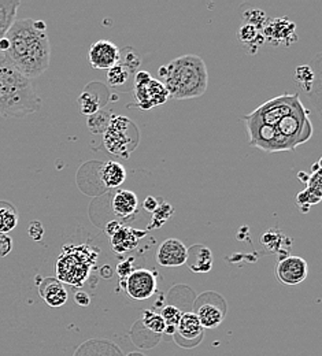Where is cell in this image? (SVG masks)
Returning <instances> with one entry per match:
<instances>
[{
  "mask_svg": "<svg viewBox=\"0 0 322 356\" xmlns=\"http://www.w3.org/2000/svg\"><path fill=\"white\" fill-rule=\"evenodd\" d=\"M79 106H80V113L81 114L95 115L100 110L102 103H100L99 96L96 93H93V92L87 89L84 93L80 95Z\"/></svg>",
  "mask_w": 322,
  "mask_h": 356,
  "instance_id": "23",
  "label": "cell"
},
{
  "mask_svg": "<svg viewBox=\"0 0 322 356\" xmlns=\"http://www.w3.org/2000/svg\"><path fill=\"white\" fill-rule=\"evenodd\" d=\"M245 129L250 137V145L257 147L268 154L281 152V151H293V147L277 132L273 127L262 124L259 120L251 114L244 118Z\"/></svg>",
  "mask_w": 322,
  "mask_h": 356,
  "instance_id": "5",
  "label": "cell"
},
{
  "mask_svg": "<svg viewBox=\"0 0 322 356\" xmlns=\"http://www.w3.org/2000/svg\"><path fill=\"white\" fill-rule=\"evenodd\" d=\"M28 234H29V237L32 240L40 241L43 238V236H45V227H43L42 222H39V221L31 222L29 227H28Z\"/></svg>",
  "mask_w": 322,
  "mask_h": 356,
  "instance_id": "28",
  "label": "cell"
},
{
  "mask_svg": "<svg viewBox=\"0 0 322 356\" xmlns=\"http://www.w3.org/2000/svg\"><path fill=\"white\" fill-rule=\"evenodd\" d=\"M113 211L120 218H129L138 213V196L132 191L121 189L113 196Z\"/></svg>",
  "mask_w": 322,
  "mask_h": 356,
  "instance_id": "16",
  "label": "cell"
},
{
  "mask_svg": "<svg viewBox=\"0 0 322 356\" xmlns=\"http://www.w3.org/2000/svg\"><path fill=\"white\" fill-rule=\"evenodd\" d=\"M13 250V240L8 234L0 233V259L6 258Z\"/></svg>",
  "mask_w": 322,
  "mask_h": 356,
  "instance_id": "29",
  "label": "cell"
},
{
  "mask_svg": "<svg viewBox=\"0 0 322 356\" xmlns=\"http://www.w3.org/2000/svg\"><path fill=\"white\" fill-rule=\"evenodd\" d=\"M199 299H203L202 303H195V315L198 316L203 329H216L225 319V300L220 295L207 292Z\"/></svg>",
  "mask_w": 322,
  "mask_h": 356,
  "instance_id": "7",
  "label": "cell"
},
{
  "mask_svg": "<svg viewBox=\"0 0 322 356\" xmlns=\"http://www.w3.org/2000/svg\"><path fill=\"white\" fill-rule=\"evenodd\" d=\"M182 315H183V312H180V309H177L176 306L163 307V310L161 312V316H162V319L166 325L165 333L172 334V336L176 333V329H177V325L180 322Z\"/></svg>",
  "mask_w": 322,
  "mask_h": 356,
  "instance_id": "25",
  "label": "cell"
},
{
  "mask_svg": "<svg viewBox=\"0 0 322 356\" xmlns=\"http://www.w3.org/2000/svg\"><path fill=\"white\" fill-rule=\"evenodd\" d=\"M303 104L299 99V95H281L268 100L258 108H255L251 115L259 120L262 124L269 127H276L277 124L287 115L292 114Z\"/></svg>",
  "mask_w": 322,
  "mask_h": 356,
  "instance_id": "6",
  "label": "cell"
},
{
  "mask_svg": "<svg viewBox=\"0 0 322 356\" xmlns=\"http://www.w3.org/2000/svg\"><path fill=\"white\" fill-rule=\"evenodd\" d=\"M4 38L8 45L1 55L22 76L32 80L46 72L51 59V45L45 21L15 19Z\"/></svg>",
  "mask_w": 322,
  "mask_h": 356,
  "instance_id": "1",
  "label": "cell"
},
{
  "mask_svg": "<svg viewBox=\"0 0 322 356\" xmlns=\"http://www.w3.org/2000/svg\"><path fill=\"white\" fill-rule=\"evenodd\" d=\"M141 323H143L151 333H155V334H158V336H161L162 333H165V329H166V325H165V322H163L161 314L151 312V310L143 312Z\"/></svg>",
  "mask_w": 322,
  "mask_h": 356,
  "instance_id": "24",
  "label": "cell"
},
{
  "mask_svg": "<svg viewBox=\"0 0 322 356\" xmlns=\"http://www.w3.org/2000/svg\"><path fill=\"white\" fill-rule=\"evenodd\" d=\"M258 36L257 33V28L252 24H245L241 26L240 32H239V38L244 42V43H251L255 40V38Z\"/></svg>",
  "mask_w": 322,
  "mask_h": 356,
  "instance_id": "27",
  "label": "cell"
},
{
  "mask_svg": "<svg viewBox=\"0 0 322 356\" xmlns=\"http://www.w3.org/2000/svg\"><path fill=\"white\" fill-rule=\"evenodd\" d=\"M74 356H122L121 350L107 340H91L79 348Z\"/></svg>",
  "mask_w": 322,
  "mask_h": 356,
  "instance_id": "19",
  "label": "cell"
},
{
  "mask_svg": "<svg viewBox=\"0 0 322 356\" xmlns=\"http://www.w3.org/2000/svg\"><path fill=\"white\" fill-rule=\"evenodd\" d=\"M100 179L103 185L108 189L118 188L127 179V170L121 163L114 161H107L100 168Z\"/></svg>",
  "mask_w": 322,
  "mask_h": 356,
  "instance_id": "18",
  "label": "cell"
},
{
  "mask_svg": "<svg viewBox=\"0 0 322 356\" xmlns=\"http://www.w3.org/2000/svg\"><path fill=\"white\" fill-rule=\"evenodd\" d=\"M129 73L131 72L122 63H117L115 66L108 69V72H107V83L111 87H121V86H124L129 80Z\"/></svg>",
  "mask_w": 322,
  "mask_h": 356,
  "instance_id": "26",
  "label": "cell"
},
{
  "mask_svg": "<svg viewBox=\"0 0 322 356\" xmlns=\"http://www.w3.org/2000/svg\"><path fill=\"white\" fill-rule=\"evenodd\" d=\"M128 296L135 300H147L156 292V277L147 268L134 270L125 281H121Z\"/></svg>",
  "mask_w": 322,
  "mask_h": 356,
  "instance_id": "8",
  "label": "cell"
},
{
  "mask_svg": "<svg viewBox=\"0 0 322 356\" xmlns=\"http://www.w3.org/2000/svg\"><path fill=\"white\" fill-rule=\"evenodd\" d=\"M65 248L69 250V252L63 250L56 262V280L62 284H70L74 288L83 286L96 261L97 252H93L90 245H70Z\"/></svg>",
  "mask_w": 322,
  "mask_h": 356,
  "instance_id": "3",
  "label": "cell"
},
{
  "mask_svg": "<svg viewBox=\"0 0 322 356\" xmlns=\"http://www.w3.org/2000/svg\"><path fill=\"white\" fill-rule=\"evenodd\" d=\"M21 6L18 0L11 1H0V40L6 36L7 31L15 21L17 10Z\"/></svg>",
  "mask_w": 322,
  "mask_h": 356,
  "instance_id": "22",
  "label": "cell"
},
{
  "mask_svg": "<svg viewBox=\"0 0 322 356\" xmlns=\"http://www.w3.org/2000/svg\"><path fill=\"white\" fill-rule=\"evenodd\" d=\"M132 261H134V259H128V261H125V262L118 264V266H117V273L120 274L121 280L127 278V277L134 271V268H132Z\"/></svg>",
  "mask_w": 322,
  "mask_h": 356,
  "instance_id": "30",
  "label": "cell"
},
{
  "mask_svg": "<svg viewBox=\"0 0 322 356\" xmlns=\"http://www.w3.org/2000/svg\"><path fill=\"white\" fill-rule=\"evenodd\" d=\"M309 274L307 262L300 257H285L277 262V280L288 286L302 284Z\"/></svg>",
  "mask_w": 322,
  "mask_h": 356,
  "instance_id": "9",
  "label": "cell"
},
{
  "mask_svg": "<svg viewBox=\"0 0 322 356\" xmlns=\"http://www.w3.org/2000/svg\"><path fill=\"white\" fill-rule=\"evenodd\" d=\"M159 81L177 100L195 99L206 93L209 73L204 60L198 55H183L158 70Z\"/></svg>",
  "mask_w": 322,
  "mask_h": 356,
  "instance_id": "2",
  "label": "cell"
},
{
  "mask_svg": "<svg viewBox=\"0 0 322 356\" xmlns=\"http://www.w3.org/2000/svg\"><path fill=\"white\" fill-rule=\"evenodd\" d=\"M203 332L204 329L202 327L195 312H183L176 333L173 336L179 346L183 347L185 341H188L186 348H192L203 340Z\"/></svg>",
  "mask_w": 322,
  "mask_h": 356,
  "instance_id": "10",
  "label": "cell"
},
{
  "mask_svg": "<svg viewBox=\"0 0 322 356\" xmlns=\"http://www.w3.org/2000/svg\"><path fill=\"white\" fill-rule=\"evenodd\" d=\"M145 96L150 108L155 106L165 104L169 100V92L163 87V84L159 80L151 79L145 86Z\"/></svg>",
  "mask_w": 322,
  "mask_h": 356,
  "instance_id": "20",
  "label": "cell"
},
{
  "mask_svg": "<svg viewBox=\"0 0 322 356\" xmlns=\"http://www.w3.org/2000/svg\"><path fill=\"white\" fill-rule=\"evenodd\" d=\"M120 227H121V225H120V223L110 222L107 225V233H108L110 236H114Z\"/></svg>",
  "mask_w": 322,
  "mask_h": 356,
  "instance_id": "33",
  "label": "cell"
},
{
  "mask_svg": "<svg viewBox=\"0 0 322 356\" xmlns=\"http://www.w3.org/2000/svg\"><path fill=\"white\" fill-rule=\"evenodd\" d=\"M188 248L179 238H168L162 241L156 251V262L163 267H180L185 265Z\"/></svg>",
  "mask_w": 322,
  "mask_h": 356,
  "instance_id": "12",
  "label": "cell"
},
{
  "mask_svg": "<svg viewBox=\"0 0 322 356\" xmlns=\"http://www.w3.org/2000/svg\"><path fill=\"white\" fill-rule=\"evenodd\" d=\"M185 265L192 273L204 274L213 267V252L204 245H195L188 250V257Z\"/></svg>",
  "mask_w": 322,
  "mask_h": 356,
  "instance_id": "15",
  "label": "cell"
},
{
  "mask_svg": "<svg viewBox=\"0 0 322 356\" xmlns=\"http://www.w3.org/2000/svg\"><path fill=\"white\" fill-rule=\"evenodd\" d=\"M74 300H76V303L79 305V306H81V307H88L90 305H91V296L87 293V292H77L76 295H74Z\"/></svg>",
  "mask_w": 322,
  "mask_h": 356,
  "instance_id": "31",
  "label": "cell"
},
{
  "mask_svg": "<svg viewBox=\"0 0 322 356\" xmlns=\"http://www.w3.org/2000/svg\"><path fill=\"white\" fill-rule=\"evenodd\" d=\"M103 143L108 152L121 158H129V154L138 147V127L129 118L117 115L110 120L104 131Z\"/></svg>",
  "mask_w": 322,
  "mask_h": 356,
  "instance_id": "4",
  "label": "cell"
},
{
  "mask_svg": "<svg viewBox=\"0 0 322 356\" xmlns=\"http://www.w3.org/2000/svg\"><path fill=\"white\" fill-rule=\"evenodd\" d=\"M321 172H314L307 181V188L298 195V206L302 213H307L313 204L321 202Z\"/></svg>",
  "mask_w": 322,
  "mask_h": 356,
  "instance_id": "14",
  "label": "cell"
},
{
  "mask_svg": "<svg viewBox=\"0 0 322 356\" xmlns=\"http://www.w3.org/2000/svg\"><path fill=\"white\" fill-rule=\"evenodd\" d=\"M121 51L110 40H99L90 48L88 59L93 69L108 70L120 63Z\"/></svg>",
  "mask_w": 322,
  "mask_h": 356,
  "instance_id": "11",
  "label": "cell"
},
{
  "mask_svg": "<svg viewBox=\"0 0 322 356\" xmlns=\"http://www.w3.org/2000/svg\"><path fill=\"white\" fill-rule=\"evenodd\" d=\"M18 220L19 214L15 206L8 202L0 200V233L7 234L8 232L14 230L18 225Z\"/></svg>",
  "mask_w": 322,
  "mask_h": 356,
  "instance_id": "21",
  "label": "cell"
},
{
  "mask_svg": "<svg viewBox=\"0 0 322 356\" xmlns=\"http://www.w3.org/2000/svg\"><path fill=\"white\" fill-rule=\"evenodd\" d=\"M158 206H159V203L154 196H148L143 203V209L150 211V213H154L158 209Z\"/></svg>",
  "mask_w": 322,
  "mask_h": 356,
  "instance_id": "32",
  "label": "cell"
},
{
  "mask_svg": "<svg viewBox=\"0 0 322 356\" xmlns=\"http://www.w3.org/2000/svg\"><path fill=\"white\" fill-rule=\"evenodd\" d=\"M39 293L49 307H62L67 302V291L56 278H45L39 284Z\"/></svg>",
  "mask_w": 322,
  "mask_h": 356,
  "instance_id": "13",
  "label": "cell"
},
{
  "mask_svg": "<svg viewBox=\"0 0 322 356\" xmlns=\"http://www.w3.org/2000/svg\"><path fill=\"white\" fill-rule=\"evenodd\" d=\"M145 232H138L131 227H120L114 236H111V244L113 250L117 254H122L125 251H129L138 245V238L143 237Z\"/></svg>",
  "mask_w": 322,
  "mask_h": 356,
  "instance_id": "17",
  "label": "cell"
}]
</instances>
